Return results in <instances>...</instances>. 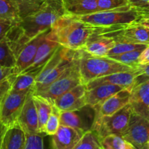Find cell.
Returning <instances> with one entry per match:
<instances>
[{
  "label": "cell",
  "mask_w": 149,
  "mask_h": 149,
  "mask_svg": "<svg viewBox=\"0 0 149 149\" xmlns=\"http://www.w3.org/2000/svg\"><path fill=\"white\" fill-rule=\"evenodd\" d=\"M137 68L132 70V71L114 73V74L92 80V81H89L87 84H86V89L89 90V89L92 88L95 86L99 85V84H114V85L121 86L124 88L129 89L131 90V89L134 87L135 78L138 75Z\"/></svg>",
  "instance_id": "cell-16"
},
{
  "label": "cell",
  "mask_w": 149,
  "mask_h": 149,
  "mask_svg": "<svg viewBox=\"0 0 149 149\" xmlns=\"http://www.w3.org/2000/svg\"><path fill=\"white\" fill-rule=\"evenodd\" d=\"M42 133L25 132V144L23 149H43L44 142Z\"/></svg>",
  "instance_id": "cell-34"
},
{
  "label": "cell",
  "mask_w": 149,
  "mask_h": 149,
  "mask_svg": "<svg viewBox=\"0 0 149 149\" xmlns=\"http://www.w3.org/2000/svg\"><path fill=\"white\" fill-rule=\"evenodd\" d=\"M78 61L82 82L85 84L114 73L135 69L108 57L92 56L82 49L78 50Z\"/></svg>",
  "instance_id": "cell-3"
},
{
  "label": "cell",
  "mask_w": 149,
  "mask_h": 149,
  "mask_svg": "<svg viewBox=\"0 0 149 149\" xmlns=\"http://www.w3.org/2000/svg\"><path fill=\"white\" fill-rule=\"evenodd\" d=\"M138 75L135 78L134 87L135 85L149 80V64L148 65H140L137 68Z\"/></svg>",
  "instance_id": "cell-36"
},
{
  "label": "cell",
  "mask_w": 149,
  "mask_h": 149,
  "mask_svg": "<svg viewBox=\"0 0 149 149\" xmlns=\"http://www.w3.org/2000/svg\"><path fill=\"white\" fill-rule=\"evenodd\" d=\"M101 144L103 149H136L121 135L115 134H110L102 138Z\"/></svg>",
  "instance_id": "cell-28"
},
{
  "label": "cell",
  "mask_w": 149,
  "mask_h": 149,
  "mask_svg": "<svg viewBox=\"0 0 149 149\" xmlns=\"http://www.w3.org/2000/svg\"><path fill=\"white\" fill-rule=\"evenodd\" d=\"M103 149L101 144V138L93 130H86L82 135L74 149Z\"/></svg>",
  "instance_id": "cell-27"
},
{
  "label": "cell",
  "mask_w": 149,
  "mask_h": 149,
  "mask_svg": "<svg viewBox=\"0 0 149 149\" xmlns=\"http://www.w3.org/2000/svg\"><path fill=\"white\" fill-rule=\"evenodd\" d=\"M123 89L125 88L121 86L110 84H102L95 86L86 90V105L91 107H93L98 103H101L104 100L112 96V95L122 90Z\"/></svg>",
  "instance_id": "cell-20"
},
{
  "label": "cell",
  "mask_w": 149,
  "mask_h": 149,
  "mask_svg": "<svg viewBox=\"0 0 149 149\" xmlns=\"http://www.w3.org/2000/svg\"><path fill=\"white\" fill-rule=\"evenodd\" d=\"M58 45H59L58 43L54 39L49 31L38 47L37 50L31 65L23 72H30V71L40 69L53 54Z\"/></svg>",
  "instance_id": "cell-17"
},
{
  "label": "cell",
  "mask_w": 149,
  "mask_h": 149,
  "mask_svg": "<svg viewBox=\"0 0 149 149\" xmlns=\"http://www.w3.org/2000/svg\"><path fill=\"white\" fill-rule=\"evenodd\" d=\"M70 49L61 46L60 45H58V47L56 49L55 52H53V54L51 55V58L48 60V61L41 68L40 71H39L37 76L35 84L34 85V87L39 84L45 79V77L56 68V66L65 57V55H67Z\"/></svg>",
  "instance_id": "cell-23"
},
{
  "label": "cell",
  "mask_w": 149,
  "mask_h": 149,
  "mask_svg": "<svg viewBox=\"0 0 149 149\" xmlns=\"http://www.w3.org/2000/svg\"><path fill=\"white\" fill-rule=\"evenodd\" d=\"M99 11L112 10L129 5L128 0H96Z\"/></svg>",
  "instance_id": "cell-35"
},
{
  "label": "cell",
  "mask_w": 149,
  "mask_h": 149,
  "mask_svg": "<svg viewBox=\"0 0 149 149\" xmlns=\"http://www.w3.org/2000/svg\"><path fill=\"white\" fill-rule=\"evenodd\" d=\"M33 95L34 93L32 89L26 96L17 120L25 132L39 133L37 113L33 100Z\"/></svg>",
  "instance_id": "cell-15"
},
{
  "label": "cell",
  "mask_w": 149,
  "mask_h": 149,
  "mask_svg": "<svg viewBox=\"0 0 149 149\" xmlns=\"http://www.w3.org/2000/svg\"><path fill=\"white\" fill-rule=\"evenodd\" d=\"M115 43L116 41L112 36L98 34L92 37L82 50L92 56L105 57Z\"/></svg>",
  "instance_id": "cell-19"
},
{
  "label": "cell",
  "mask_w": 149,
  "mask_h": 149,
  "mask_svg": "<svg viewBox=\"0 0 149 149\" xmlns=\"http://www.w3.org/2000/svg\"><path fill=\"white\" fill-rule=\"evenodd\" d=\"M67 15L82 16L99 11L96 0H62Z\"/></svg>",
  "instance_id": "cell-22"
},
{
  "label": "cell",
  "mask_w": 149,
  "mask_h": 149,
  "mask_svg": "<svg viewBox=\"0 0 149 149\" xmlns=\"http://www.w3.org/2000/svg\"><path fill=\"white\" fill-rule=\"evenodd\" d=\"M32 90V89H31ZM10 90L0 104V121L9 126L17 121L28 93L30 91Z\"/></svg>",
  "instance_id": "cell-8"
},
{
  "label": "cell",
  "mask_w": 149,
  "mask_h": 149,
  "mask_svg": "<svg viewBox=\"0 0 149 149\" xmlns=\"http://www.w3.org/2000/svg\"><path fill=\"white\" fill-rule=\"evenodd\" d=\"M107 36L113 37L116 42L149 45V28L138 23H133L126 25Z\"/></svg>",
  "instance_id": "cell-10"
},
{
  "label": "cell",
  "mask_w": 149,
  "mask_h": 149,
  "mask_svg": "<svg viewBox=\"0 0 149 149\" xmlns=\"http://www.w3.org/2000/svg\"><path fill=\"white\" fill-rule=\"evenodd\" d=\"M129 5L138 9L149 8V0H128Z\"/></svg>",
  "instance_id": "cell-41"
},
{
  "label": "cell",
  "mask_w": 149,
  "mask_h": 149,
  "mask_svg": "<svg viewBox=\"0 0 149 149\" xmlns=\"http://www.w3.org/2000/svg\"><path fill=\"white\" fill-rule=\"evenodd\" d=\"M50 30L39 33L23 45L15 57V64L13 68V74H20L31 65L38 47Z\"/></svg>",
  "instance_id": "cell-12"
},
{
  "label": "cell",
  "mask_w": 149,
  "mask_h": 149,
  "mask_svg": "<svg viewBox=\"0 0 149 149\" xmlns=\"http://www.w3.org/2000/svg\"><path fill=\"white\" fill-rule=\"evenodd\" d=\"M121 136L135 148L145 149L149 140V120L132 112L128 127Z\"/></svg>",
  "instance_id": "cell-7"
},
{
  "label": "cell",
  "mask_w": 149,
  "mask_h": 149,
  "mask_svg": "<svg viewBox=\"0 0 149 149\" xmlns=\"http://www.w3.org/2000/svg\"><path fill=\"white\" fill-rule=\"evenodd\" d=\"M18 9L20 20L37 10L45 0H13Z\"/></svg>",
  "instance_id": "cell-29"
},
{
  "label": "cell",
  "mask_w": 149,
  "mask_h": 149,
  "mask_svg": "<svg viewBox=\"0 0 149 149\" xmlns=\"http://www.w3.org/2000/svg\"><path fill=\"white\" fill-rule=\"evenodd\" d=\"M15 24L17 23H13L5 20H0V40L4 39L6 37L9 31Z\"/></svg>",
  "instance_id": "cell-38"
},
{
  "label": "cell",
  "mask_w": 149,
  "mask_h": 149,
  "mask_svg": "<svg viewBox=\"0 0 149 149\" xmlns=\"http://www.w3.org/2000/svg\"><path fill=\"white\" fill-rule=\"evenodd\" d=\"M148 7H149V3H148Z\"/></svg>",
  "instance_id": "cell-44"
},
{
  "label": "cell",
  "mask_w": 149,
  "mask_h": 149,
  "mask_svg": "<svg viewBox=\"0 0 149 149\" xmlns=\"http://www.w3.org/2000/svg\"><path fill=\"white\" fill-rule=\"evenodd\" d=\"M0 64L13 68L15 64V57L5 38L0 40Z\"/></svg>",
  "instance_id": "cell-32"
},
{
  "label": "cell",
  "mask_w": 149,
  "mask_h": 149,
  "mask_svg": "<svg viewBox=\"0 0 149 149\" xmlns=\"http://www.w3.org/2000/svg\"><path fill=\"white\" fill-rule=\"evenodd\" d=\"M86 84L81 83L56 99L53 104L60 111H76L86 106Z\"/></svg>",
  "instance_id": "cell-11"
},
{
  "label": "cell",
  "mask_w": 149,
  "mask_h": 149,
  "mask_svg": "<svg viewBox=\"0 0 149 149\" xmlns=\"http://www.w3.org/2000/svg\"><path fill=\"white\" fill-rule=\"evenodd\" d=\"M13 74V67L4 66L0 64V83Z\"/></svg>",
  "instance_id": "cell-40"
},
{
  "label": "cell",
  "mask_w": 149,
  "mask_h": 149,
  "mask_svg": "<svg viewBox=\"0 0 149 149\" xmlns=\"http://www.w3.org/2000/svg\"><path fill=\"white\" fill-rule=\"evenodd\" d=\"M12 74L0 83V104L12 90V84H13Z\"/></svg>",
  "instance_id": "cell-37"
},
{
  "label": "cell",
  "mask_w": 149,
  "mask_h": 149,
  "mask_svg": "<svg viewBox=\"0 0 149 149\" xmlns=\"http://www.w3.org/2000/svg\"><path fill=\"white\" fill-rule=\"evenodd\" d=\"M0 20L13 23L20 21L18 9L13 0H0Z\"/></svg>",
  "instance_id": "cell-26"
},
{
  "label": "cell",
  "mask_w": 149,
  "mask_h": 149,
  "mask_svg": "<svg viewBox=\"0 0 149 149\" xmlns=\"http://www.w3.org/2000/svg\"><path fill=\"white\" fill-rule=\"evenodd\" d=\"M60 115H61V111L53 103L52 110L44 128L45 135L52 136L57 132L60 126Z\"/></svg>",
  "instance_id": "cell-31"
},
{
  "label": "cell",
  "mask_w": 149,
  "mask_h": 149,
  "mask_svg": "<svg viewBox=\"0 0 149 149\" xmlns=\"http://www.w3.org/2000/svg\"><path fill=\"white\" fill-rule=\"evenodd\" d=\"M83 107L76 111H61L60 115V125L77 128L86 132L90 130L93 124V118L91 114H84Z\"/></svg>",
  "instance_id": "cell-18"
},
{
  "label": "cell",
  "mask_w": 149,
  "mask_h": 149,
  "mask_svg": "<svg viewBox=\"0 0 149 149\" xmlns=\"http://www.w3.org/2000/svg\"><path fill=\"white\" fill-rule=\"evenodd\" d=\"M84 131L60 125L57 132L52 135L51 146L54 149H74Z\"/></svg>",
  "instance_id": "cell-14"
},
{
  "label": "cell",
  "mask_w": 149,
  "mask_h": 149,
  "mask_svg": "<svg viewBox=\"0 0 149 149\" xmlns=\"http://www.w3.org/2000/svg\"><path fill=\"white\" fill-rule=\"evenodd\" d=\"M138 62L140 65H148L149 64V45H147L144 49L142 51Z\"/></svg>",
  "instance_id": "cell-42"
},
{
  "label": "cell",
  "mask_w": 149,
  "mask_h": 149,
  "mask_svg": "<svg viewBox=\"0 0 149 149\" xmlns=\"http://www.w3.org/2000/svg\"><path fill=\"white\" fill-rule=\"evenodd\" d=\"M106 29L66 14L56 22L50 32L58 45L72 50H80L92 37L104 34Z\"/></svg>",
  "instance_id": "cell-1"
},
{
  "label": "cell",
  "mask_w": 149,
  "mask_h": 149,
  "mask_svg": "<svg viewBox=\"0 0 149 149\" xmlns=\"http://www.w3.org/2000/svg\"><path fill=\"white\" fill-rule=\"evenodd\" d=\"M40 69L30 72H23L18 74H12V90L15 91H25L32 89L35 84L37 76Z\"/></svg>",
  "instance_id": "cell-25"
},
{
  "label": "cell",
  "mask_w": 149,
  "mask_h": 149,
  "mask_svg": "<svg viewBox=\"0 0 149 149\" xmlns=\"http://www.w3.org/2000/svg\"><path fill=\"white\" fill-rule=\"evenodd\" d=\"M64 15L66 13L62 0H45L37 10L22 18L18 24L23 34L31 39L50 30Z\"/></svg>",
  "instance_id": "cell-2"
},
{
  "label": "cell",
  "mask_w": 149,
  "mask_h": 149,
  "mask_svg": "<svg viewBox=\"0 0 149 149\" xmlns=\"http://www.w3.org/2000/svg\"><path fill=\"white\" fill-rule=\"evenodd\" d=\"M131 113L129 103L111 116L93 119L91 129L94 130L101 139L110 134L122 135L129 123Z\"/></svg>",
  "instance_id": "cell-6"
},
{
  "label": "cell",
  "mask_w": 149,
  "mask_h": 149,
  "mask_svg": "<svg viewBox=\"0 0 149 149\" xmlns=\"http://www.w3.org/2000/svg\"><path fill=\"white\" fill-rule=\"evenodd\" d=\"M24 144L25 131L17 120L7 126L1 149H23Z\"/></svg>",
  "instance_id": "cell-21"
},
{
  "label": "cell",
  "mask_w": 149,
  "mask_h": 149,
  "mask_svg": "<svg viewBox=\"0 0 149 149\" xmlns=\"http://www.w3.org/2000/svg\"><path fill=\"white\" fill-rule=\"evenodd\" d=\"M81 83L83 82L79 69L77 55V58L74 63L57 79L53 81L48 87L34 93V94L42 96L53 103L54 100L59 96Z\"/></svg>",
  "instance_id": "cell-5"
},
{
  "label": "cell",
  "mask_w": 149,
  "mask_h": 149,
  "mask_svg": "<svg viewBox=\"0 0 149 149\" xmlns=\"http://www.w3.org/2000/svg\"><path fill=\"white\" fill-rule=\"evenodd\" d=\"M147 45H139V44L131 43L127 42H116L113 47L109 51L106 57L112 58V57L117 56L121 54L125 53L127 52L134 50V49H140V48H145Z\"/></svg>",
  "instance_id": "cell-33"
},
{
  "label": "cell",
  "mask_w": 149,
  "mask_h": 149,
  "mask_svg": "<svg viewBox=\"0 0 149 149\" xmlns=\"http://www.w3.org/2000/svg\"><path fill=\"white\" fill-rule=\"evenodd\" d=\"M146 9H138L131 5L112 10L97 11L82 16H74L79 20L96 26L117 28L134 23Z\"/></svg>",
  "instance_id": "cell-4"
},
{
  "label": "cell",
  "mask_w": 149,
  "mask_h": 149,
  "mask_svg": "<svg viewBox=\"0 0 149 149\" xmlns=\"http://www.w3.org/2000/svg\"><path fill=\"white\" fill-rule=\"evenodd\" d=\"M134 23L149 28V9L143 11Z\"/></svg>",
  "instance_id": "cell-39"
},
{
  "label": "cell",
  "mask_w": 149,
  "mask_h": 149,
  "mask_svg": "<svg viewBox=\"0 0 149 149\" xmlns=\"http://www.w3.org/2000/svg\"><path fill=\"white\" fill-rule=\"evenodd\" d=\"M131 90L123 89L118 93L112 95L101 103L92 107L94 111V118L111 116L129 103Z\"/></svg>",
  "instance_id": "cell-9"
},
{
  "label": "cell",
  "mask_w": 149,
  "mask_h": 149,
  "mask_svg": "<svg viewBox=\"0 0 149 149\" xmlns=\"http://www.w3.org/2000/svg\"><path fill=\"white\" fill-rule=\"evenodd\" d=\"M129 105L133 113L149 120V80L133 87Z\"/></svg>",
  "instance_id": "cell-13"
},
{
  "label": "cell",
  "mask_w": 149,
  "mask_h": 149,
  "mask_svg": "<svg viewBox=\"0 0 149 149\" xmlns=\"http://www.w3.org/2000/svg\"><path fill=\"white\" fill-rule=\"evenodd\" d=\"M33 100L36 106L38 117V127L39 133H44V128L52 110L53 103L38 95H33Z\"/></svg>",
  "instance_id": "cell-24"
},
{
  "label": "cell",
  "mask_w": 149,
  "mask_h": 149,
  "mask_svg": "<svg viewBox=\"0 0 149 149\" xmlns=\"http://www.w3.org/2000/svg\"><path fill=\"white\" fill-rule=\"evenodd\" d=\"M145 48H140V49L129 51V52H127L125 53L117 55V56L112 57L110 58L115 60V61H118V62L124 64V65H129V66L136 68L140 65L138 62L139 57H140L142 51Z\"/></svg>",
  "instance_id": "cell-30"
},
{
  "label": "cell",
  "mask_w": 149,
  "mask_h": 149,
  "mask_svg": "<svg viewBox=\"0 0 149 149\" xmlns=\"http://www.w3.org/2000/svg\"><path fill=\"white\" fill-rule=\"evenodd\" d=\"M7 126L6 125H4L2 122L0 121V149L1 148V144H2L3 138H4V133H5V131L7 130Z\"/></svg>",
  "instance_id": "cell-43"
}]
</instances>
